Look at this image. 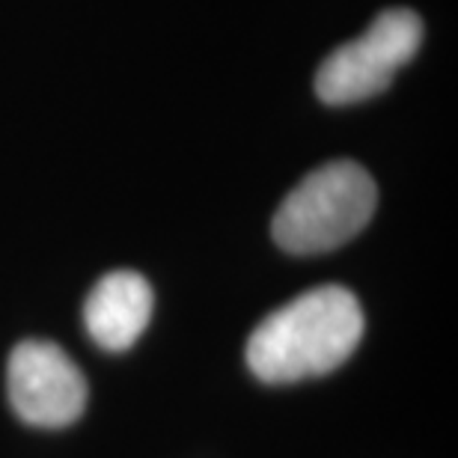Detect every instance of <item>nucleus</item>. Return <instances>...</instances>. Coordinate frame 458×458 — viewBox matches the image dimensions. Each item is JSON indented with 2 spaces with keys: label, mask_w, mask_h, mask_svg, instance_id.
Instances as JSON below:
<instances>
[{
  "label": "nucleus",
  "mask_w": 458,
  "mask_h": 458,
  "mask_svg": "<svg viewBox=\"0 0 458 458\" xmlns=\"http://www.w3.org/2000/svg\"><path fill=\"white\" fill-rule=\"evenodd\" d=\"M363 336V310L343 286L310 289L274 310L247 340V366L265 384H295L334 372Z\"/></svg>",
  "instance_id": "f257e3e1"
},
{
  "label": "nucleus",
  "mask_w": 458,
  "mask_h": 458,
  "mask_svg": "<svg viewBox=\"0 0 458 458\" xmlns=\"http://www.w3.org/2000/svg\"><path fill=\"white\" fill-rule=\"evenodd\" d=\"M378 206L372 176L354 161H331L313 170L274 215V242L286 253L334 250L360 233Z\"/></svg>",
  "instance_id": "f03ea898"
},
{
  "label": "nucleus",
  "mask_w": 458,
  "mask_h": 458,
  "mask_svg": "<svg viewBox=\"0 0 458 458\" xmlns=\"http://www.w3.org/2000/svg\"><path fill=\"white\" fill-rule=\"evenodd\" d=\"M423 45V21L411 9H387L360 39L345 42L322 63L316 93L327 105H354L390 87Z\"/></svg>",
  "instance_id": "7ed1b4c3"
},
{
  "label": "nucleus",
  "mask_w": 458,
  "mask_h": 458,
  "mask_svg": "<svg viewBox=\"0 0 458 458\" xmlns=\"http://www.w3.org/2000/svg\"><path fill=\"white\" fill-rule=\"evenodd\" d=\"M9 405L24 423L63 428L84 414L87 381L60 345L27 340L9 357Z\"/></svg>",
  "instance_id": "20e7f679"
},
{
  "label": "nucleus",
  "mask_w": 458,
  "mask_h": 458,
  "mask_svg": "<svg viewBox=\"0 0 458 458\" xmlns=\"http://www.w3.org/2000/svg\"><path fill=\"white\" fill-rule=\"evenodd\" d=\"M152 286L134 271H114L96 283L84 307L89 336L105 352L131 348L152 318Z\"/></svg>",
  "instance_id": "39448f33"
}]
</instances>
